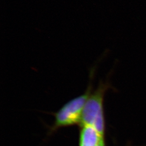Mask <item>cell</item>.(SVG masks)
<instances>
[{"label": "cell", "instance_id": "cell-4", "mask_svg": "<svg viewBox=\"0 0 146 146\" xmlns=\"http://www.w3.org/2000/svg\"><path fill=\"white\" fill-rule=\"evenodd\" d=\"M96 146H104V139L101 140Z\"/></svg>", "mask_w": 146, "mask_h": 146}, {"label": "cell", "instance_id": "cell-3", "mask_svg": "<svg viewBox=\"0 0 146 146\" xmlns=\"http://www.w3.org/2000/svg\"><path fill=\"white\" fill-rule=\"evenodd\" d=\"M80 146H96L104 137L100 134L93 126L81 125Z\"/></svg>", "mask_w": 146, "mask_h": 146}, {"label": "cell", "instance_id": "cell-2", "mask_svg": "<svg viewBox=\"0 0 146 146\" xmlns=\"http://www.w3.org/2000/svg\"><path fill=\"white\" fill-rule=\"evenodd\" d=\"M92 84L89 85L84 94L70 100L54 114L55 120L52 130L64 127L80 125L84 108L90 94Z\"/></svg>", "mask_w": 146, "mask_h": 146}, {"label": "cell", "instance_id": "cell-1", "mask_svg": "<svg viewBox=\"0 0 146 146\" xmlns=\"http://www.w3.org/2000/svg\"><path fill=\"white\" fill-rule=\"evenodd\" d=\"M108 84L101 83L94 92H92L84 108L80 125L93 126L104 137L105 130L104 96Z\"/></svg>", "mask_w": 146, "mask_h": 146}]
</instances>
